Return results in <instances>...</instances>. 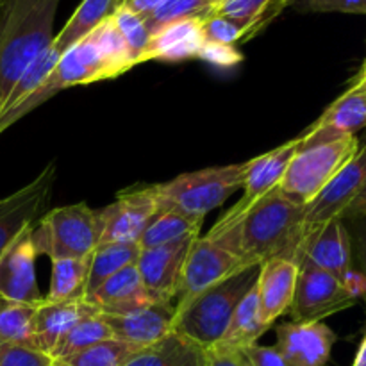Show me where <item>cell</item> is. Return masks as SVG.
<instances>
[{"label":"cell","mask_w":366,"mask_h":366,"mask_svg":"<svg viewBox=\"0 0 366 366\" xmlns=\"http://www.w3.org/2000/svg\"><path fill=\"white\" fill-rule=\"evenodd\" d=\"M304 211L306 206L275 188L242 213L227 211L206 238L247 264L261 267L272 257L297 261L304 239Z\"/></svg>","instance_id":"1"},{"label":"cell","mask_w":366,"mask_h":366,"mask_svg":"<svg viewBox=\"0 0 366 366\" xmlns=\"http://www.w3.org/2000/svg\"><path fill=\"white\" fill-rule=\"evenodd\" d=\"M61 0H11L0 31V111L21 74L52 46Z\"/></svg>","instance_id":"2"},{"label":"cell","mask_w":366,"mask_h":366,"mask_svg":"<svg viewBox=\"0 0 366 366\" xmlns=\"http://www.w3.org/2000/svg\"><path fill=\"white\" fill-rule=\"evenodd\" d=\"M259 267H249L211 288L181 310H175L174 331L188 336L204 349L218 345L243 297L256 286Z\"/></svg>","instance_id":"3"},{"label":"cell","mask_w":366,"mask_h":366,"mask_svg":"<svg viewBox=\"0 0 366 366\" xmlns=\"http://www.w3.org/2000/svg\"><path fill=\"white\" fill-rule=\"evenodd\" d=\"M247 161L181 174L168 182L154 184L159 209H175L204 218L243 188Z\"/></svg>","instance_id":"4"},{"label":"cell","mask_w":366,"mask_h":366,"mask_svg":"<svg viewBox=\"0 0 366 366\" xmlns=\"http://www.w3.org/2000/svg\"><path fill=\"white\" fill-rule=\"evenodd\" d=\"M31 238L36 254L63 259L89 257L100 243L99 211L79 202L49 211L32 224Z\"/></svg>","instance_id":"5"},{"label":"cell","mask_w":366,"mask_h":366,"mask_svg":"<svg viewBox=\"0 0 366 366\" xmlns=\"http://www.w3.org/2000/svg\"><path fill=\"white\" fill-rule=\"evenodd\" d=\"M360 147L357 136H342L311 145L300 142L279 188L292 200L307 206L356 156Z\"/></svg>","instance_id":"6"},{"label":"cell","mask_w":366,"mask_h":366,"mask_svg":"<svg viewBox=\"0 0 366 366\" xmlns=\"http://www.w3.org/2000/svg\"><path fill=\"white\" fill-rule=\"evenodd\" d=\"M107 79H113V74L104 63L95 43L86 36L84 39L61 54L52 74L34 95L0 117V134L63 89L71 88V86L93 84V82L107 81Z\"/></svg>","instance_id":"7"},{"label":"cell","mask_w":366,"mask_h":366,"mask_svg":"<svg viewBox=\"0 0 366 366\" xmlns=\"http://www.w3.org/2000/svg\"><path fill=\"white\" fill-rule=\"evenodd\" d=\"M290 315L293 322H324L327 317L356 306L360 300L347 290L342 279L320 270L310 261L299 259Z\"/></svg>","instance_id":"8"},{"label":"cell","mask_w":366,"mask_h":366,"mask_svg":"<svg viewBox=\"0 0 366 366\" xmlns=\"http://www.w3.org/2000/svg\"><path fill=\"white\" fill-rule=\"evenodd\" d=\"M159 211L156 188L136 186L118 193L117 200L99 211L100 243H136Z\"/></svg>","instance_id":"9"},{"label":"cell","mask_w":366,"mask_h":366,"mask_svg":"<svg viewBox=\"0 0 366 366\" xmlns=\"http://www.w3.org/2000/svg\"><path fill=\"white\" fill-rule=\"evenodd\" d=\"M249 267H257V264H247L245 261L225 250L224 247L207 239L206 236L204 238L199 236L193 242L188 257H186L181 292L175 300V310L184 307L204 290L211 288L217 282L224 281V279L231 277V275L238 274Z\"/></svg>","instance_id":"10"},{"label":"cell","mask_w":366,"mask_h":366,"mask_svg":"<svg viewBox=\"0 0 366 366\" xmlns=\"http://www.w3.org/2000/svg\"><path fill=\"white\" fill-rule=\"evenodd\" d=\"M366 186V143L356 156L336 174V177L311 200L304 211L302 236H310L335 218H342L347 207ZM304 242V239H302Z\"/></svg>","instance_id":"11"},{"label":"cell","mask_w":366,"mask_h":366,"mask_svg":"<svg viewBox=\"0 0 366 366\" xmlns=\"http://www.w3.org/2000/svg\"><path fill=\"white\" fill-rule=\"evenodd\" d=\"M199 236L139 250L136 268L154 302H174L181 292L182 270L193 242Z\"/></svg>","instance_id":"12"},{"label":"cell","mask_w":366,"mask_h":366,"mask_svg":"<svg viewBox=\"0 0 366 366\" xmlns=\"http://www.w3.org/2000/svg\"><path fill=\"white\" fill-rule=\"evenodd\" d=\"M31 227H25L0 256V299L13 302L39 304L45 295L36 279V254Z\"/></svg>","instance_id":"13"},{"label":"cell","mask_w":366,"mask_h":366,"mask_svg":"<svg viewBox=\"0 0 366 366\" xmlns=\"http://www.w3.org/2000/svg\"><path fill=\"white\" fill-rule=\"evenodd\" d=\"M54 182H56V164L50 163L29 184L16 189L6 199H0V256L25 227L34 224L50 200Z\"/></svg>","instance_id":"14"},{"label":"cell","mask_w":366,"mask_h":366,"mask_svg":"<svg viewBox=\"0 0 366 366\" xmlns=\"http://www.w3.org/2000/svg\"><path fill=\"white\" fill-rule=\"evenodd\" d=\"M277 350L288 366H325L336 335L324 322H285L277 325Z\"/></svg>","instance_id":"15"},{"label":"cell","mask_w":366,"mask_h":366,"mask_svg":"<svg viewBox=\"0 0 366 366\" xmlns=\"http://www.w3.org/2000/svg\"><path fill=\"white\" fill-rule=\"evenodd\" d=\"M366 127V81L354 79L343 95H340L315 124L302 132V145L329 142L342 136H356Z\"/></svg>","instance_id":"16"},{"label":"cell","mask_w":366,"mask_h":366,"mask_svg":"<svg viewBox=\"0 0 366 366\" xmlns=\"http://www.w3.org/2000/svg\"><path fill=\"white\" fill-rule=\"evenodd\" d=\"M102 315V313H100ZM175 304L150 302L124 315H102L113 338L138 349L154 345L174 331Z\"/></svg>","instance_id":"17"},{"label":"cell","mask_w":366,"mask_h":366,"mask_svg":"<svg viewBox=\"0 0 366 366\" xmlns=\"http://www.w3.org/2000/svg\"><path fill=\"white\" fill-rule=\"evenodd\" d=\"M299 259L310 261L311 264L338 279L345 277L354 268L352 239L347 222L343 218H335L322 229L306 236L300 245Z\"/></svg>","instance_id":"18"},{"label":"cell","mask_w":366,"mask_h":366,"mask_svg":"<svg viewBox=\"0 0 366 366\" xmlns=\"http://www.w3.org/2000/svg\"><path fill=\"white\" fill-rule=\"evenodd\" d=\"M302 136L290 139L285 145L277 147V149L270 150V152L257 156L254 159L247 161V174L245 182H243V197L239 202L229 209V213H242L247 207L252 206L254 202L270 193L272 189L279 188L282 177H285L288 164L292 157L295 156L299 150Z\"/></svg>","instance_id":"19"},{"label":"cell","mask_w":366,"mask_h":366,"mask_svg":"<svg viewBox=\"0 0 366 366\" xmlns=\"http://www.w3.org/2000/svg\"><path fill=\"white\" fill-rule=\"evenodd\" d=\"M204 43L206 38H204L202 16L172 21L150 34V41L143 54V63L145 61L181 63V61L197 59Z\"/></svg>","instance_id":"20"},{"label":"cell","mask_w":366,"mask_h":366,"mask_svg":"<svg viewBox=\"0 0 366 366\" xmlns=\"http://www.w3.org/2000/svg\"><path fill=\"white\" fill-rule=\"evenodd\" d=\"M99 313L86 299L77 300H43L34 315V349L49 354L82 318Z\"/></svg>","instance_id":"21"},{"label":"cell","mask_w":366,"mask_h":366,"mask_svg":"<svg viewBox=\"0 0 366 366\" xmlns=\"http://www.w3.org/2000/svg\"><path fill=\"white\" fill-rule=\"evenodd\" d=\"M297 275H299V264L288 257H272L259 267L256 288L259 295L261 313L267 324L274 325L279 317L290 311L295 293Z\"/></svg>","instance_id":"22"},{"label":"cell","mask_w":366,"mask_h":366,"mask_svg":"<svg viewBox=\"0 0 366 366\" xmlns=\"http://www.w3.org/2000/svg\"><path fill=\"white\" fill-rule=\"evenodd\" d=\"M86 300L102 315H124L154 302L139 277L136 263L102 282Z\"/></svg>","instance_id":"23"},{"label":"cell","mask_w":366,"mask_h":366,"mask_svg":"<svg viewBox=\"0 0 366 366\" xmlns=\"http://www.w3.org/2000/svg\"><path fill=\"white\" fill-rule=\"evenodd\" d=\"M206 354L199 343L172 331L154 345L138 350L125 366H206Z\"/></svg>","instance_id":"24"},{"label":"cell","mask_w":366,"mask_h":366,"mask_svg":"<svg viewBox=\"0 0 366 366\" xmlns=\"http://www.w3.org/2000/svg\"><path fill=\"white\" fill-rule=\"evenodd\" d=\"M120 6L122 0H82L70 20L54 36L52 46L63 54L64 50L92 34L100 24L109 20Z\"/></svg>","instance_id":"25"},{"label":"cell","mask_w":366,"mask_h":366,"mask_svg":"<svg viewBox=\"0 0 366 366\" xmlns=\"http://www.w3.org/2000/svg\"><path fill=\"white\" fill-rule=\"evenodd\" d=\"M204 218L189 217L175 209H159L149 222L138 239L139 250L154 249V247L168 245V243L181 242V239L200 236Z\"/></svg>","instance_id":"26"},{"label":"cell","mask_w":366,"mask_h":366,"mask_svg":"<svg viewBox=\"0 0 366 366\" xmlns=\"http://www.w3.org/2000/svg\"><path fill=\"white\" fill-rule=\"evenodd\" d=\"M272 325L264 322L263 313H261L259 295H257V288L254 286L236 307L227 332L220 343L236 347V349H247L250 345H256L257 340Z\"/></svg>","instance_id":"27"},{"label":"cell","mask_w":366,"mask_h":366,"mask_svg":"<svg viewBox=\"0 0 366 366\" xmlns=\"http://www.w3.org/2000/svg\"><path fill=\"white\" fill-rule=\"evenodd\" d=\"M50 285L45 300H77L86 299L89 274V257L74 259H50Z\"/></svg>","instance_id":"28"},{"label":"cell","mask_w":366,"mask_h":366,"mask_svg":"<svg viewBox=\"0 0 366 366\" xmlns=\"http://www.w3.org/2000/svg\"><path fill=\"white\" fill-rule=\"evenodd\" d=\"M139 247L136 243H106L99 245L89 256V274L86 297L92 295L102 282L117 275L125 267L138 261Z\"/></svg>","instance_id":"29"},{"label":"cell","mask_w":366,"mask_h":366,"mask_svg":"<svg viewBox=\"0 0 366 366\" xmlns=\"http://www.w3.org/2000/svg\"><path fill=\"white\" fill-rule=\"evenodd\" d=\"M282 9L285 7L277 0H222L220 4L207 11L206 16H209V14L224 16L257 32L268 21L274 20Z\"/></svg>","instance_id":"30"},{"label":"cell","mask_w":366,"mask_h":366,"mask_svg":"<svg viewBox=\"0 0 366 366\" xmlns=\"http://www.w3.org/2000/svg\"><path fill=\"white\" fill-rule=\"evenodd\" d=\"M39 304L0 299V343L34 347V315Z\"/></svg>","instance_id":"31"},{"label":"cell","mask_w":366,"mask_h":366,"mask_svg":"<svg viewBox=\"0 0 366 366\" xmlns=\"http://www.w3.org/2000/svg\"><path fill=\"white\" fill-rule=\"evenodd\" d=\"M61 52H57L54 46L46 49L24 74L18 77V81L14 82V86L11 88L9 95H7L6 102H4L2 111H0V117L7 111L14 109L16 106H20L24 100H27L29 97L34 95L39 88L43 86V82L49 79V75L52 74V70L56 68L57 61H59Z\"/></svg>","instance_id":"32"},{"label":"cell","mask_w":366,"mask_h":366,"mask_svg":"<svg viewBox=\"0 0 366 366\" xmlns=\"http://www.w3.org/2000/svg\"><path fill=\"white\" fill-rule=\"evenodd\" d=\"M88 38L92 39V41L95 43L97 49H99L104 63L107 64L109 71L113 74V79L125 74V71L132 70V68L136 66L134 59H132L124 38H122V34L118 32V29L114 27L111 18L104 21V24H100Z\"/></svg>","instance_id":"33"},{"label":"cell","mask_w":366,"mask_h":366,"mask_svg":"<svg viewBox=\"0 0 366 366\" xmlns=\"http://www.w3.org/2000/svg\"><path fill=\"white\" fill-rule=\"evenodd\" d=\"M109 338H113V335H111V329L107 327V324L104 322L102 315L93 313L89 315V317L82 318L79 324H75L74 327L68 331V335L61 340L59 345L54 350L52 360L61 361L64 360V357L74 356V354L81 352V350L88 349V347Z\"/></svg>","instance_id":"34"},{"label":"cell","mask_w":366,"mask_h":366,"mask_svg":"<svg viewBox=\"0 0 366 366\" xmlns=\"http://www.w3.org/2000/svg\"><path fill=\"white\" fill-rule=\"evenodd\" d=\"M138 347L117 338L104 340L81 352L57 361L63 366H125L138 352Z\"/></svg>","instance_id":"35"},{"label":"cell","mask_w":366,"mask_h":366,"mask_svg":"<svg viewBox=\"0 0 366 366\" xmlns=\"http://www.w3.org/2000/svg\"><path fill=\"white\" fill-rule=\"evenodd\" d=\"M111 20H113L114 27L122 34V38H124L125 45H127L129 52H131L132 59L138 66L139 63H143V54H145L147 45L150 41V31L147 27L145 18L132 13L125 6H120L113 13Z\"/></svg>","instance_id":"36"},{"label":"cell","mask_w":366,"mask_h":366,"mask_svg":"<svg viewBox=\"0 0 366 366\" xmlns=\"http://www.w3.org/2000/svg\"><path fill=\"white\" fill-rule=\"evenodd\" d=\"M213 7L211 0H163L159 7L150 16L145 18L150 34L172 21L184 20L193 16H206L207 11Z\"/></svg>","instance_id":"37"},{"label":"cell","mask_w":366,"mask_h":366,"mask_svg":"<svg viewBox=\"0 0 366 366\" xmlns=\"http://www.w3.org/2000/svg\"><path fill=\"white\" fill-rule=\"evenodd\" d=\"M202 29H204V38L206 41L214 43H224V45H234L242 43L245 39L252 38L256 31L250 27H243V25L236 24V21L227 20L224 16H209L202 18Z\"/></svg>","instance_id":"38"},{"label":"cell","mask_w":366,"mask_h":366,"mask_svg":"<svg viewBox=\"0 0 366 366\" xmlns=\"http://www.w3.org/2000/svg\"><path fill=\"white\" fill-rule=\"evenodd\" d=\"M54 360L49 354L25 345H7L0 350V366H52Z\"/></svg>","instance_id":"39"},{"label":"cell","mask_w":366,"mask_h":366,"mask_svg":"<svg viewBox=\"0 0 366 366\" xmlns=\"http://www.w3.org/2000/svg\"><path fill=\"white\" fill-rule=\"evenodd\" d=\"M197 59H202L206 61V63L213 64V66H218V68H234L242 63L243 56L234 45L206 41L202 45V49H200L199 57H197Z\"/></svg>","instance_id":"40"},{"label":"cell","mask_w":366,"mask_h":366,"mask_svg":"<svg viewBox=\"0 0 366 366\" xmlns=\"http://www.w3.org/2000/svg\"><path fill=\"white\" fill-rule=\"evenodd\" d=\"M206 366H252L245 349H236L229 345H218L207 349Z\"/></svg>","instance_id":"41"},{"label":"cell","mask_w":366,"mask_h":366,"mask_svg":"<svg viewBox=\"0 0 366 366\" xmlns=\"http://www.w3.org/2000/svg\"><path fill=\"white\" fill-rule=\"evenodd\" d=\"M345 222L350 232V239H352L354 267H356L366 279V217L354 218V220ZM363 300L366 304V297Z\"/></svg>","instance_id":"42"},{"label":"cell","mask_w":366,"mask_h":366,"mask_svg":"<svg viewBox=\"0 0 366 366\" xmlns=\"http://www.w3.org/2000/svg\"><path fill=\"white\" fill-rule=\"evenodd\" d=\"M302 11L307 13H349L366 14V0H315Z\"/></svg>","instance_id":"43"},{"label":"cell","mask_w":366,"mask_h":366,"mask_svg":"<svg viewBox=\"0 0 366 366\" xmlns=\"http://www.w3.org/2000/svg\"><path fill=\"white\" fill-rule=\"evenodd\" d=\"M247 356H249L252 366H288L285 357L277 350V347H267V345H250L245 349Z\"/></svg>","instance_id":"44"},{"label":"cell","mask_w":366,"mask_h":366,"mask_svg":"<svg viewBox=\"0 0 366 366\" xmlns=\"http://www.w3.org/2000/svg\"><path fill=\"white\" fill-rule=\"evenodd\" d=\"M163 4V0H124L122 6H125L127 9H131L132 13L139 14L142 18L150 16L157 7Z\"/></svg>","instance_id":"45"},{"label":"cell","mask_w":366,"mask_h":366,"mask_svg":"<svg viewBox=\"0 0 366 366\" xmlns=\"http://www.w3.org/2000/svg\"><path fill=\"white\" fill-rule=\"evenodd\" d=\"M366 217V186L361 189L360 195L356 197L352 204L347 207V211L343 213V220H354V218H361Z\"/></svg>","instance_id":"46"},{"label":"cell","mask_w":366,"mask_h":366,"mask_svg":"<svg viewBox=\"0 0 366 366\" xmlns=\"http://www.w3.org/2000/svg\"><path fill=\"white\" fill-rule=\"evenodd\" d=\"M352 366H366V335H365L363 342H361L360 349H357L356 360H354Z\"/></svg>","instance_id":"47"},{"label":"cell","mask_w":366,"mask_h":366,"mask_svg":"<svg viewBox=\"0 0 366 366\" xmlns=\"http://www.w3.org/2000/svg\"><path fill=\"white\" fill-rule=\"evenodd\" d=\"M9 2H7L6 6H0V31H2V27H4V21H6V14H7V7H9Z\"/></svg>","instance_id":"48"},{"label":"cell","mask_w":366,"mask_h":366,"mask_svg":"<svg viewBox=\"0 0 366 366\" xmlns=\"http://www.w3.org/2000/svg\"><path fill=\"white\" fill-rule=\"evenodd\" d=\"M356 79H357V81H366V61L363 63V66H361L360 74L356 75Z\"/></svg>","instance_id":"49"},{"label":"cell","mask_w":366,"mask_h":366,"mask_svg":"<svg viewBox=\"0 0 366 366\" xmlns=\"http://www.w3.org/2000/svg\"><path fill=\"white\" fill-rule=\"evenodd\" d=\"M279 4H281L282 7H286V6H290V4H292V0H277Z\"/></svg>","instance_id":"50"},{"label":"cell","mask_w":366,"mask_h":366,"mask_svg":"<svg viewBox=\"0 0 366 366\" xmlns=\"http://www.w3.org/2000/svg\"><path fill=\"white\" fill-rule=\"evenodd\" d=\"M7 2H9V0H0V6H6Z\"/></svg>","instance_id":"51"},{"label":"cell","mask_w":366,"mask_h":366,"mask_svg":"<svg viewBox=\"0 0 366 366\" xmlns=\"http://www.w3.org/2000/svg\"><path fill=\"white\" fill-rule=\"evenodd\" d=\"M211 2H213V6H217V4H220L222 0H211Z\"/></svg>","instance_id":"52"},{"label":"cell","mask_w":366,"mask_h":366,"mask_svg":"<svg viewBox=\"0 0 366 366\" xmlns=\"http://www.w3.org/2000/svg\"><path fill=\"white\" fill-rule=\"evenodd\" d=\"M52 366H63L61 363H57V361H54V365Z\"/></svg>","instance_id":"53"},{"label":"cell","mask_w":366,"mask_h":366,"mask_svg":"<svg viewBox=\"0 0 366 366\" xmlns=\"http://www.w3.org/2000/svg\"><path fill=\"white\" fill-rule=\"evenodd\" d=\"M2 347H4V343H0V350H2Z\"/></svg>","instance_id":"54"},{"label":"cell","mask_w":366,"mask_h":366,"mask_svg":"<svg viewBox=\"0 0 366 366\" xmlns=\"http://www.w3.org/2000/svg\"><path fill=\"white\" fill-rule=\"evenodd\" d=\"M122 2H124V0H122Z\"/></svg>","instance_id":"55"}]
</instances>
